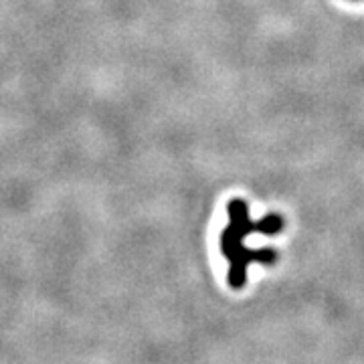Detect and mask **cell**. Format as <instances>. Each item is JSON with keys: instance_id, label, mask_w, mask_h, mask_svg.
<instances>
[{"instance_id": "cell-1", "label": "cell", "mask_w": 364, "mask_h": 364, "mask_svg": "<svg viewBox=\"0 0 364 364\" xmlns=\"http://www.w3.org/2000/svg\"><path fill=\"white\" fill-rule=\"evenodd\" d=\"M283 223H281V217L280 215H269L266 217L261 223L257 224V229L261 231V233H266V235H273V233H278Z\"/></svg>"}, {"instance_id": "cell-2", "label": "cell", "mask_w": 364, "mask_h": 364, "mask_svg": "<svg viewBox=\"0 0 364 364\" xmlns=\"http://www.w3.org/2000/svg\"><path fill=\"white\" fill-rule=\"evenodd\" d=\"M245 266L247 263H233L229 271V281L233 288H243L245 285Z\"/></svg>"}]
</instances>
